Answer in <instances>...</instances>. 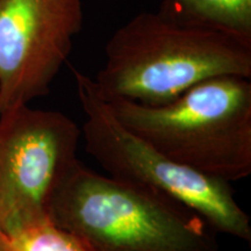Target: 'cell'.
Wrapping results in <instances>:
<instances>
[{
    "mask_svg": "<svg viewBox=\"0 0 251 251\" xmlns=\"http://www.w3.org/2000/svg\"><path fill=\"white\" fill-rule=\"evenodd\" d=\"M220 76L251 78V40L156 11L134 15L112 34L93 83L105 101L157 106Z\"/></svg>",
    "mask_w": 251,
    "mask_h": 251,
    "instance_id": "cell-1",
    "label": "cell"
},
{
    "mask_svg": "<svg viewBox=\"0 0 251 251\" xmlns=\"http://www.w3.org/2000/svg\"><path fill=\"white\" fill-rule=\"evenodd\" d=\"M50 219L96 251H219L218 233L193 208L81 162L55 194Z\"/></svg>",
    "mask_w": 251,
    "mask_h": 251,
    "instance_id": "cell-2",
    "label": "cell"
},
{
    "mask_svg": "<svg viewBox=\"0 0 251 251\" xmlns=\"http://www.w3.org/2000/svg\"><path fill=\"white\" fill-rule=\"evenodd\" d=\"M105 102L122 126L172 161L227 183L251 174L250 78H209L163 105Z\"/></svg>",
    "mask_w": 251,
    "mask_h": 251,
    "instance_id": "cell-3",
    "label": "cell"
},
{
    "mask_svg": "<svg viewBox=\"0 0 251 251\" xmlns=\"http://www.w3.org/2000/svg\"><path fill=\"white\" fill-rule=\"evenodd\" d=\"M72 71L85 114V150L107 175L162 191L199 213L216 233L251 242L250 218L235 199L230 183L172 161L131 133L100 98L93 78Z\"/></svg>",
    "mask_w": 251,
    "mask_h": 251,
    "instance_id": "cell-4",
    "label": "cell"
},
{
    "mask_svg": "<svg viewBox=\"0 0 251 251\" xmlns=\"http://www.w3.org/2000/svg\"><path fill=\"white\" fill-rule=\"evenodd\" d=\"M81 130L61 112L29 105L0 117V231L50 219L63 181L80 161Z\"/></svg>",
    "mask_w": 251,
    "mask_h": 251,
    "instance_id": "cell-5",
    "label": "cell"
},
{
    "mask_svg": "<svg viewBox=\"0 0 251 251\" xmlns=\"http://www.w3.org/2000/svg\"><path fill=\"white\" fill-rule=\"evenodd\" d=\"M84 24V0H0V117L48 96Z\"/></svg>",
    "mask_w": 251,
    "mask_h": 251,
    "instance_id": "cell-6",
    "label": "cell"
},
{
    "mask_svg": "<svg viewBox=\"0 0 251 251\" xmlns=\"http://www.w3.org/2000/svg\"><path fill=\"white\" fill-rule=\"evenodd\" d=\"M157 11L175 21L251 40V0H161Z\"/></svg>",
    "mask_w": 251,
    "mask_h": 251,
    "instance_id": "cell-7",
    "label": "cell"
},
{
    "mask_svg": "<svg viewBox=\"0 0 251 251\" xmlns=\"http://www.w3.org/2000/svg\"><path fill=\"white\" fill-rule=\"evenodd\" d=\"M7 251H96L83 237L51 219L21 226L6 234Z\"/></svg>",
    "mask_w": 251,
    "mask_h": 251,
    "instance_id": "cell-8",
    "label": "cell"
},
{
    "mask_svg": "<svg viewBox=\"0 0 251 251\" xmlns=\"http://www.w3.org/2000/svg\"><path fill=\"white\" fill-rule=\"evenodd\" d=\"M7 247H8V241L7 237L4 233L0 231V251H7Z\"/></svg>",
    "mask_w": 251,
    "mask_h": 251,
    "instance_id": "cell-9",
    "label": "cell"
}]
</instances>
